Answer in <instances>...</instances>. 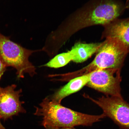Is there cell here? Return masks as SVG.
<instances>
[{
  "instance_id": "2",
  "label": "cell",
  "mask_w": 129,
  "mask_h": 129,
  "mask_svg": "<svg viewBox=\"0 0 129 129\" xmlns=\"http://www.w3.org/2000/svg\"><path fill=\"white\" fill-rule=\"evenodd\" d=\"M36 107L34 114L42 118L41 125L59 128H73L77 126H91L106 117L103 113L93 115L76 112L46 98Z\"/></svg>"
},
{
  "instance_id": "14",
  "label": "cell",
  "mask_w": 129,
  "mask_h": 129,
  "mask_svg": "<svg viewBox=\"0 0 129 129\" xmlns=\"http://www.w3.org/2000/svg\"><path fill=\"white\" fill-rule=\"evenodd\" d=\"M125 9H129V0H127L125 4Z\"/></svg>"
},
{
  "instance_id": "4",
  "label": "cell",
  "mask_w": 129,
  "mask_h": 129,
  "mask_svg": "<svg viewBox=\"0 0 129 129\" xmlns=\"http://www.w3.org/2000/svg\"><path fill=\"white\" fill-rule=\"evenodd\" d=\"M40 51L22 47L11 40L9 37L0 33V58L6 67L15 69L19 78H23L25 74L31 77L36 74V68L29 60V57L33 53Z\"/></svg>"
},
{
  "instance_id": "13",
  "label": "cell",
  "mask_w": 129,
  "mask_h": 129,
  "mask_svg": "<svg viewBox=\"0 0 129 129\" xmlns=\"http://www.w3.org/2000/svg\"><path fill=\"white\" fill-rule=\"evenodd\" d=\"M45 129H76L73 128H59L56 127L50 126L46 125L44 126Z\"/></svg>"
},
{
  "instance_id": "7",
  "label": "cell",
  "mask_w": 129,
  "mask_h": 129,
  "mask_svg": "<svg viewBox=\"0 0 129 129\" xmlns=\"http://www.w3.org/2000/svg\"><path fill=\"white\" fill-rule=\"evenodd\" d=\"M17 85L12 84L5 87L0 86V119L7 120L20 113L26 112L20 101L22 89L16 90Z\"/></svg>"
},
{
  "instance_id": "10",
  "label": "cell",
  "mask_w": 129,
  "mask_h": 129,
  "mask_svg": "<svg viewBox=\"0 0 129 129\" xmlns=\"http://www.w3.org/2000/svg\"><path fill=\"white\" fill-rule=\"evenodd\" d=\"M101 43H85L78 42L69 51L72 61L76 63L84 62L97 52L101 46Z\"/></svg>"
},
{
  "instance_id": "1",
  "label": "cell",
  "mask_w": 129,
  "mask_h": 129,
  "mask_svg": "<svg viewBox=\"0 0 129 129\" xmlns=\"http://www.w3.org/2000/svg\"><path fill=\"white\" fill-rule=\"evenodd\" d=\"M125 9V5L120 0H90L51 32L48 41L51 46L60 49L76 32L91 26H104L118 18Z\"/></svg>"
},
{
  "instance_id": "9",
  "label": "cell",
  "mask_w": 129,
  "mask_h": 129,
  "mask_svg": "<svg viewBox=\"0 0 129 129\" xmlns=\"http://www.w3.org/2000/svg\"><path fill=\"white\" fill-rule=\"evenodd\" d=\"M90 73L75 77L53 95L51 100L60 104L62 100L66 96L79 91L89 81Z\"/></svg>"
},
{
  "instance_id": "5",
  "label": "cell",
  "mask_w": 129,
  "mask_h": 129,
  "mask_svg": "<svg viewBox=\"0 0 129 129\" xmlns=\"http://www.w3.org/2000/svg\"><path fill=\"white\" fill-rule=\"evenodd\" d=\"M100 107L103 113L112 120L120 129H129V104L122 97L106 96L94 99L86 96Z\"/></svg>"
},
{
  "instance_id": "11",
  "label": "cell",
  "mask_w": 129,
  "mask_h": 129,
  "mask_svg": "<svg viewBox=\"0 0 129 129\" xmlns=\"http://www.w3.org/2000/svg\"><path fill=\"white\" fill-rule=\"evenodd\" d=\"M71 61H72V56L69 51L57 55L44 66L52 68H59L67 65Z\"/></svg>"
},
{
  "instance_id": "8",
  "label": "cell",
  "mask_w": 129,
  "mask_h": 129,
  "mask_svg": "<svg viewBox=\"0 0 129 129\" xmlns=\"http://www.w3.org/2000/svg\"><path fill=\"white\" fill-rule=\"evenodd\" d=\"M104 26L102 39L113 38L119 40L129 53V18L116 19Z\"/></svg>"
},
{
  "instance_id": "12",
  "label": "cell",
  "mask_w": 129,
  "mask_h": 129,
  "mask_svg": "<svg viewBox=\"0 0 129 129\" xmlns=\"http://www.w3.org/2000/svg\"><path fill=\"white\" fill-rule=\"evenodd\" d=\"M7 68L0 58V80L5 72H6Z\"/></svg>"
},
{
  "instance_id": "6",
  "label": "cell",
  "mask_w": 129,
  "mask_h": 129,
  "mask_svg": "<svg viewBox=\"0 0 129 129\" xmlns=\"http://www.w3.org/2000/svg\"><path fill=\"white\" fill-rule=\"evenodd\" d=\"M121 69H107L90 73L89 81L86 85L106 96L122 97L120 83Z\"/></svg>"
},
{
  "instance_id": "15",
  "label": "cell",
  "mask_w": 129,
  "mask_h": 129,
  "mask_svg": "<svg viewBox=\"0 0 129 129\" xmlns=\"http://www.w3.org/2000/svg\"><path fill=\"white\" fill-rule=\"evenodd\" d=\"M1 120V119H0ZM0 129H6L5 128L4 126L2 124L1 121H0Z\"/></svg>"
},
{
  "instance_id": "3",
  "label": "cell",
  "mask_w": 129,
  "mask_h": 129,
  "mask_svg": "<svg viewBox=\"0 0 129 129\" xmlns=\"http://www.w3.org/2000/svg\"><path fill=\"white\" fill-rule=\"evenodd\" d=\"M96 55L91 63L76 72L72 73L73 77L80 76L99 69H121L128 51L119 40L106 39L102 43Z\"/></svg>"
}]
</instances>
